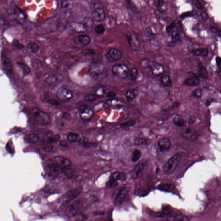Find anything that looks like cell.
<instances>
[{
	"mask_svg": "<svg viewBox=\"0 0 221 221\" xmlns=\"http://www.w3.org/2000/svg\"><path fill=\"white\" fill-rule=\"evenodd\" d=\"M81 190L73 189L65 193L60 198V202L63 205L67 204L77 198L81 193Z\"/></svg>",
	"mask_w": 221,
	"mask_h": 221,
	"instance_id": "4",
	"label": "cell"
},
{
	"mask_svg": "<svg viewBox=\"0 0 221 221\" xmlns=\"http://www.w3.org/2000/svg\"><path fill=\"white\" fill-rule=\"evenodd\" d=\"M71 28L74 32L78 33H84L86 31V27L83 23L73 22L70 24Z\"/></svg>",
	"mask_w": 221,
	"mask_h": 221,
	"instance_id": "22",
	"label": "cell"
},
{
	"mask_svg": "<svg viewBox=\"0 0 221 221\" xmlns=\"http://www.w3.org/2000/svg\"><path fill=\"white\" fill-rule=\"evenodd\" d=\"M126 178V175L125 174L120 172H114L112 174L110 177V178L117 182L118 181H125Z\"/></svg>",
	"mask_w": 221,
	"mask_h": 221,
	"instance_id": "24",
	"label": "cell"
},
{
	"mask_svg": "<svg viewBox=\"0 0 221 221\" xmlns=\"http://www.w3.org/2000/svg\"><path fill=\"white\" fill-rule=\"evenodd\" d=\"M118 185V182L114 181L113 179L109 178V180L107 183V186L109 188H112L116 187Z\"/></svg>",
	"mask_w": 221,
	"mask_h": 221,
	"instance_id": "43",
	"label": "cell"
},
{
	"mask_svg": "<svg viewBox=\"0 0 221 221\" xmlns=\"http://www.w3.org/2000/svg\"><path fill=\"white\" fill-rule=\"evenodd\" d=\"M83 205V203L82 200H76L66 208L65 210L66 215L70 217L74 216L81 210Z\"/></svg>",
	"mask_w": 221,
	"mask_h": 221,
	"instance_id": "5",
	"label": "cell"
},
{
	"mask_svg": "<svg viewBox=\"0 0 221 221\" xmlns=\"http://www.w3.org/2000/svg\"><path fill=\"white\" fill-rule=\"evenodd\" d=\"M202 95L203 94H202V90L200 89H195L191 93V95L193 97L196 98H201Z\"/></svg>",
	"mask_w": 221,
	"mask_h": 221,
	"instance_id": "42",
	"label": "cell"
},
{
	"mask_svg": "<svg viewBox=\"0 0 221 221\" xmlns=\"http://www.w3.org/2000/svg\"><path fill=\"white\" fill-rule=\"evenodd\" d=\"M97 96L95 94H89L85 95V99L86 101L89 102H91V101H94L95 100L97 99Z\"/></svg>",
	"mask_w": 221,
	"mask_h": 221,
	"instance_id": "44",
	"label": "cell"
},
{
	"mask_svg": "<svg viewBox=\"0 0 221 221\" xmlns=\"http://www.w3.org/2000/svg\"><path fill=\"white\" fill-rule=\"evenodd\" d=\"M5 22V20L3 19L0 18V27L4 25Z\"/></svg>",
	"mask_w": 221,
	"mask_h": 221,
	"instance_id": "61",
	"label": "cell"
},
{
	"mask_svg": "<svg viewBox=\"0 0 221 221\" xmlns=\"http://www.w3.org/2000/svg\"><path fill=\"white\" fill-rule=\"evenodd\" d=\"M63 118H65V119H69V118H70V114H69V113H67V112H64L63 114Z\"/></svg>",
	"mask_w": 221,
	"mask_h": 221,
	"instance_id": "59",
	"label": "cell"
},
{
	"mask_svg": "<svg viewBox=\"0 0 221 221\" xmlns=\"http://www.w3.org/2000/svg\"><path fill=\"white\" fill-rule=\"evenodd\" d=\"M47 102L49 103V104H51V105H53L57 106L58 105V104H59L58 101L55 99L48 100Z\"/></svg>",
	"mask_w": 221,
	"mask_h": 221,
	"instance_id": "52",
	"label": "cell"
},
{
	"mask_svg": "<svg viewBox=\"0 0 221 221\" xmlns=\"http://www.w3.org/2000/svg\"><path fill=\"white\" fill-rule=\"evenodd\" d=\"M189 77L186 79L184 81V84L188 86H196L200 84V79L199 77L194 73L192 72H189Z\"/></svg>",
	"mask_w": 221,
	"mask_h": 221,
	"instance_id": "16",
	"label": "cell"
},
{
	"mask_svg": "<svg viewBox=\"0 0 221 221\" xmlns=\"http://www.w3.org/2000/svg\"><path fill=\"white\" fill-rule=\"evenodd\" d=\"M105 93V89L104 87H99L95 92V95L98 96H101L104 95Z\"/></svg>",
	"mask_w": 221,
	"mask_h": 221,
	"instance_id": "47",
	"label": "cell"
},
{
	"mask_svg": "<svg viewBox=\"0 0 221 221\" xmlns=\"http://www.w3.org/2000/svg\"><path fill=\"white\" fill-rule=\"evenodd\" d=\"M73 41L77 45L86 46L90 43L91 38L87 35H81L74 38Z\"/></svg>",
	"mask_w": 221,
	"mask_h": 221,
	"instance_id": "19",
	"label": "cell"
},
{
	"mask_svg": "<svg viewBox=\"0 0 221 221\" xmlns=\"http://www.w3.org/2000/svg\"><path fill=\"white\" fill-rule=\"evenodd\" d=\"M27 48L29 49L33 53L36 54L39 52L40 48L38 44L35 43H29L27 45Z\"/></svg>",
	"mask_w": 221,
	"mask_h": 221,
	"instance_id": "31",
	"label": "cell"
},
{
	"mask_svg": "<svg viewBox=\"0 0 221 221\" xmlns=\"http://www.w3.org/2000/svg\"><path fill=\"white\" fill-rule=\"evenodd\" d=\"M106 58L110 62L120 60L122 55L120 51L115 48L110 49L105 55Z\"/></svg>",
	"mask_w": 221,
	"mask_h": 221,
	"instance_id": "12",
	"label": "cell"
},
{
	"mask_svg": "<svg viewBox=\"0 0 221 221\" xmlns=\"http://www.w3.org/2000/svg\"><path fill=\"white\" fill-rule=\"evenodd\" d=\"M196 120V118L194 116L190 117L189 120V123L190 124L194 123V122H195Z\"/></svg>",
	"mask_w": 221,
	"mask_h": 221,
	"instance_id": "58",
	"label": "cell"
},
{
	"mask_svg": "<svg viewBox=\"0 0 221 221\" xmlns=\"http://www.w3.org/2000/svg\"><path fill=\"white\" fill-rule=\"evenodd\" d=\"M61 171H62V169L54 163L48 165L46 167V172L47 175L49 177L53 179L57 177Z\"/></svg>",
	"mask_w": 221,
	"mask_h": 221,
	"instance_id": "11",
	"label": "cell"
},
{
	"mask_svg": "<svg viewBox=\"0 0 221 221\" xmlns=\"http://www.w3.org/2000/svg\"><path fill=\"white\" fill-rule=\"evenodd\" d=\"M29 141L33 144H36L39 142V137L38 134H31L28 136Z\"/></svg>",
	"mask_w": 221,
	"mask_h": 221,
	"instance_id": "35",
	"label": "cell"
},
{
	"mask_svg": "<svg viewBox=\"0 0 221 221\" xmlns=\"http://www.w3.org/2000/svg\"><path fill=\"white\" fill-rule=\"evenodd\" d=\"M182 136L184 138L188 141H195L197 138V133L196 131L193 129L188 128L183 131Z\"/></svg>",
	"mask_w": 221,
	"mask_h": 221,
	"instance_id": "14",
	"label": "cell"
},
{
	"mask_svg": "<svg viewBox=\"0 0 221 221\" xmlns=\"http://www.w3.org/2000/svg\"><path fill=\"white\" fill-rule=\"evenodd\" d=\"M151 143V140L143 138H138L135 140V144L138 145H148Z\"/></svg>",
	"mask_w": 221,
	"mask_h": 221,
	"instance_id": "30",
	"label": "cell"
},
{
	"mask_svg": "<svg viewBox=\"0 0 221 221\" xmlns=\"http://www.w3.org/2000/svg\"><path fill=\"white\" fill-rule=\"evenodd\" d=\"M216 63L218 68L220 70L221 68V59L220 57L218 56L216 57Z\"/></svg>",
	"mask_w": 221,
	"mask_h": 221,
	"instance_id": "51",
	"label": "cell"
},
{
	"mask_svg": "<svg viewBox=\"0 0 221 221\" xmlns=\"http://www.w3.org/2000/svg\"><path fill=\"white\" fill-rule=\"evenodd\" d=\"M67 139L70 142L75 143L79 142L81 141L80 136L77 134L71 133L68 134L67 137Z\"/></svg>",
	"mask_w": 221,
	"mask_h": 221,
	"instance_id": "28",
	"label": "cell"
},
{
	"mask_svg": "<svg viewBox=\"0 0 221 221\" xmlns=\"http://www.w3.org/2000/svg\"><path fill=\"white\" fill-rule=\"evenodd\" d=\"M158 145L160 151H168L171 148V141L167 138H162L158 140Z\"/></svg>",
	"mask_w": 221,
	"mask_h": 221,
	"instance_id": "17",
	"label": "cell"
},
{
	"mask_svg": "<svg viewBox=\"0 0 221 221\" xmlns=\"http://www.w3.org/2000/svg\"><path fill=\"white\" fill-rule=\"evenodd\" d=\"M210 29L211 30L212 32L215 35H216L218 37H220V30L218 29L217 28L215 27H212V26H211Z\"/></svg>",
	"mask_w": 221,
	"mask_h": 221,
	"instance_id": "48",
	"label": "cell"
},
{
	"mask_svg": "<svg viewBox=\"0 0 221 221\" xmlns=\"http://www.w3.org/2000/svg\"><path fill=\"white\" fill-rule=\"evenodd\" d=\"M146 36L149 38H152L153 36L155 35L153 34V33L152 32L150 27H148L146 29Z\"/></svg>",
	"mask_w": 221,
	"mask_h": 221,
	"instance_id": "50",
	"label": "cell"
},
{
	"mask_svg": "<svg viewBox=\"0 0 221 221\" xmlns=\"http://www.w3.org/2000/svg\"><path fill=\"white\" fill-rule=\"evenodd\" d=\"M136 124V122L134 120H130L125 122L123 123L120 124V127L122 128H128V127H132L134 126Z\"/></svg>",
	"mask_w": 221,
	"mask_h": 221,
	"instance_id": "40",
	"label": "cell"
},
{
	"mask_svg": "<svg viewBox=\"0 0 221 221\" xmlns=\"http://www.w3.org/2000/svg\"><path fill=\"white\" fill-rule=\"evenodd\" d=\"M116 95V94L114 92L111 91V92H109L108 93L107 95V96L109 98H113L115 97Z\"/></svg>",
	"mask_w": 221,
	"mask_h": 221,
	"instance_id": "56",
	"label": "cell"
},
{
	"mask_svg": "<svg viewBox=\"0 0 221 221\" xmlns=\"http://www.w3.org/2000/svg\"><path fill=\"white\" fill-rule=\"evenodd\" d=\"M141 65L142 67L149 68L152 75L155 77L161 75L165 71L164 67L155 61L145 59L141 61Z\"/></svg>",
	"mask_w": 221,
	"mask_h": 221,
	"instance_id": "1",
	"label": "cell"
},
{
	"mask_svg": "<svg viewBox=\"0 0 221 221\" xmlns=\"http://www.w3.org/2000/svg\"><path fill=\"white\" fill-rule=\"evenodd\" d=\"M160 79L162 84L165 87H170L172 85V79L168 75H162Z\"/></svg>",
	"mask_w": 221,
	"mask_h": 221,
	"instance_id": "27",
	"label": "cell"
},
{
	"mask_svg": "<svg viewBox=\"0 0 221 221\" xmlns=\"http://www.w3.org/2000/svg\"><path fill=\"white\" fill-rule=\"evenodd\" d=\"M191 54L195 56L205 57L209 54V51L206 48H199L193 49L190 51Z\"/></svg>",
	"mask_w": 221,
	"mask_h": 221,
	"instance_id": "23",
	"label": "cell"
},
{
	"mask_svg": "<svg viewBox=\"0 0 221 221\" xmlns=\"http://www.w3.org/2000/svg\"><path fill=\"white\" fill-rule=\"evenodd\" d=\"M195 6L196 8H198L199 10H201V9H203V6L202 5V4L200 3V1H196L195 4Z\"/></svg>",
	"mask_w": 221,
	"mask_h": 221,
	"instance_id": "54",
	"label": "cell"
},
{
	"mask_svg": "<svg viewBox=\"0 0 221 221\" xmlns=\"http://www.w3.org/2000/svg\"><path fill=\"white\" fill-rule=\"evenodd\" d=\"M119 101L115 99H111L108 100V101L106 102V105L108 107H114V106H119L118 104Z\"/></svg>",
	"mask_w": 221,
	"mask_h": 221,
	"instance_id": "41",
	"label": "cell"
},
{
	"mask_svg": "<svg viewBox=\"0 0 221 221\" xmlns=\"http://www.w3.org/2000/svg\"><path fill=\"white\" fill-rule=\"evenodd\" d=\"M31 112L35 120L39 124L46 125L50 122V118L49 115L39 108L33 107L31 110Z\"/></svg>",
	"mask_w": 221,
	"mask_h": 221,
	"instance_id": "3",
	"label": "cell"
},
{
	"mask_svg": "<svg viewBox=\"0 0 221 221\" xmlns=\"http://www.w3.org/2000/svg\"><path fill=\"white\" fill-rule=\"evenodd\" d=\"M198 67H199V75L200 77L203 79H207L209 75L206 67L203 66L201 62L200 63Z\"/></svg>",
	"mask_w": 221,
	"mask_h": 221,
	"instance_id": "25",
	"label": "cell"
},
{
	"mask_svg": "<svg viewBox=\"0 0 221 221\" xmlns=\"http://www.w3.org/2000/svg\"><path fill=\"white\" fill-rule=\"evenodd\" d=\"M56 96L57 99L61 101H67L73 98L72 93L67 88L61 87L57 92Z\"/></svg>",
	"mask_w": 221,
	"mask_h": 221,
	"instance_id": "9",
	"label": "cell"
},
{
	"mask_svg": "<svg viewBox=\"0 0 221 221\" xmlns=\"http://www.w3.org/2000/svg\"><path fill=\"white\" fill-rule=\"evenodd\" d=\"M53 163L61 168L62 169L71 167L72 164L71 161L69 159L59 156L54 157Z\"/></svg>",
	"mask_w": 221,
	"mask_h": 221,
	"instance_id": "10",
	"label": "cell"
},
{
	"mask_svg": "<svg viewBox=\"0 0 221 221\" xmlns=\"http://www.w3.org/2000/svg\"><path fill=\"white\" fill-rule=\"evenodd\" d=\"M67 142H66V141H64V140H61L60 142V145L63 146H67Z\"/></svg>",
	"mask_w": 221,
	"mask_h": 221,
	"instance_id": "60",
	"label": "cell"
},
{
	"mask_svg": "<svg viewBox=\"0 0 221 221\" xmlns=\"http://www.w3.org/2000/svg\"><path fill=\"white\" fill-rule=\"evenodd\" d=\"M127 38L131 49L134 51L138 50L140 47V43L135 34L130 33L127 35Z\"/></svg>",
	"mask_w": 221,
	"mask_h": 221,
	"instance_id": "13",
	"label": "cell"
},
{
	"mask_svg": "<svg viewBox=\"0 0 221 221\" xmlns=\"http://www.w3.org/2000/svg\"><path fill=\"white\" fill-rule=\"evenodd\" d=\"M138 69L135 67H133L131 69L130 72V77L131 79L133 80H136L138 77Z\"/></svg>",
	"mask_w": 221,
	"mask_h": 221,
	"instance_id": "39",
	"label": "cell"
},
{
	"mask_svg": "<svg viewBox=\"0 0 221 221\" xmlns=\"http://www.w3.org/2000/svg\"><path fill=\"white\" fill-rule=\"evenodd\" d=\"M196 11H191L186 12L184 13H182L180 15V17L181 19H184L185 18L188 17H192L195 16L196 14Z\"/></svg>",
	"mask_w": 221,
	"mask_h": 221,
	"instance_id": "36",
	"label": "cell"
},
{
	"mask_svg": "<svg viewBox=\"0 0 221 221\" xmlns=\"http://www.w3.org/2000/svg\"><path fill=\"white\" fill-rule=\"evenodd\" d=\"M144 166L143 163H140L138 164L131 172L130 175L131 177L133 179H137L140 177L142 174V172L144 169Z\"/></svg>",
	"mask_w": 221,
	"mask_h": 221,
	"instance_id": "21",
	"label": "cell"
},
{
	"mask_svg": "<svg viewBox=\"0 0 221 221\" xmlns=\"http://www.w3.org/2000/svg\"><path fill=\"white\" fill-rule=\"evenodd\" d=\"M93 12L94 20L96 22H102L105 19V13L103 9V6L100 3L95 4Z\"/></svg>",
	"mask_w": 221,
	"mask_h": 221,
	"instance_id": "7",
	"label": "cell"
},
{
	"mask_svg": "<svg viewBox=\"0 0 221 221\" xmlns=\"http://www.w3.org/2000/svg\"><path fill=\"white\" fill-rule=\"evenodd\" d=\"M60 137L58 134L53 135L49 137L48 140V142L49 143H53L58 141L60 140Z\"/></svg>",
	"mask_w": 221,
	"mask_h": 221,
	"instance_id": "45",
	"label": "cell"
},
{
	"mask_svg": "<svg viewBox=\"0 0 221 221\" xmlns=\"http://www.w3.org/2000/svg\"><path fill=\"white\" fill-rule=\"evenodd\" d=\"M18 67L21 69L23 74L25 75H28L31 73V69L28 65L21 62H18L17 63Z\"/></svg>",
	"mask_w": 221,
	"mask_h": 221,
	"instance_id": "26",
	"label": "cell"
},
{
	"mask_svg": "<svg viewBox=\"0 0 221 221\" xmlns=\"http://www.w3.org/2000/svg\"><path fill=\"white\" fill-rule=\"evenodd\" d=\"M105 70L104 65L101 63H96L91 65L90 69V73L93 75H99L101 74Z\"/></svg>",
	"mask_w": 221,
	"mask_h": 221,
	"instance_id": "18",
	"label": "cell"
},
{
	"mask_svg": "<svg viewBox=\"0 0 221 221\" xmlns=\"http://www.w3.org/2000/svg\"><path fill=\"white\" fill-rule=\"evenodd\" d=\"M141 156V152L139 150H136L133 153L131 161L132 162H138Z\"/></svg>",
	"mask_w": 221,
	"mask_h": 221,
	"instance_id": "34",
	"label": "cell"
},
{
	"mask_svg": "<svg viewBox=\"0 0 221 221\" xmlns=\"http://www.w3.org/2000/svg\"><path fill=\"white\" fill-rule=\"evenodd\" d=\"M44 150L48 152H54V148L52 146H45L44 148Z\"/></svg>",
	"mask_w": 221,
	"mask_h": 221,
	"instance_id": "53",
	"label": "cell"
},
{
	"mask_svg": "<svg viewBox=\"0 0 221 221\" xmlns=\"http://www.w3.org/2000/svg\"><path fill=\"white\" fill-rule=\"evenodd\" d=\"M94 214V215H96V216H99V215H104V213L102 212L98 211L95 212Z\"/></svg>",
	"mask_w": 221,
	"mask_h": 221,
	"instance_id": "62",
	"label": "cell"
},
{
	"mask_svg": "<svg viewBox=\"0 0 221 221\" xmlns=\"http://www.w3.org/2000/svg\"><path fill=\"white\" fill-rule=\"evenodd\" d=\"M79 110L80 118L83 121L85 122L90 121L93 116V110L87 105L80 106Z\"/></svg>",
	"mask_w": 221,
	"mask_h": 221,
	"instance_id": "8",
	"label": "cell"
},
{
	"mask_svg": "<svg viewBox=\"0 0 221 221\" xmlns=\"http://www.w3.org/2000/svg\"><path fill=\"white\" fill-rule=\"evenodd\" d=\"M201 16L204 20H206L209 17L208 14L205 12H202L201 13Z\"/></svg>",
	"mask_w": 221,
	"mask_h": 221,
	"instance_id": "55",
	"label": "cell"
},
{
	"mask_svg": "<svg viewBox=\"0 0 221 221\" xmlns=\"http://www.w3.org/2000/svg\"><path fill=\"white\" fill-rule=\"evenodd\" d=\"M174 123L176 126L182 127L184 126L185 122L182 118L180 116H177L173 119Z\"/></svg>",
	"mask_w": 221,
	"mask_h": 221,
	"instance_id": "33",
	"label": "cell"
},
{
	"mask_svg": "<svg viewBox=\"0 0 221 221\" xmlns=\"http://www.w3.org/2000/svg\"><path fill=\"white\" fill-rule=\"evenodd\" d=\"M214 101H215V99H212V98H210V99H208L207 100V101H206V105H210L211 103L214 102Z\"/></svg>",
	"mask_w": 221,
	"mask_h": 221,
	"instance_id": "57",
	"label": "cell"
},
{
	"mask_svg": "<svg viewBox=\"0 0 221 221\" xmlns=\"http://www.w3.org/2000/svg\"><path fill=\"white\" fill-rule=\"evenodd\" d=\"M182 158V154L178 153L172 156L164 164L163 171L167 175L172 174L174 172L181 162Z\"/></svg>",
	"mask_w": 221,
	"mask_h": 221,
	"instance_id": "2",
	"label": "cell"
},
{
	"mask_svg": "<svg viewBox=\"0 0 221 221\" xmlns=\"http://www.w3.org/2000/svg\"><path fill=\"white\" fill-rule=\"evenodd\" d=\"M125 96L128 101H130L133 100L136 97L135 91L134 89H129L126 92Z\"/></svg>",
	"mask_w": 221,
	"mask_h": 221,
	"instance_id": "32",
	"label": "cell"
},
{
	"mask_svg": "<svg viewBox=\"0 0 221 221\" xmlns=\"http://www.w3.org/2000/svg\"><path fill=\"white\" fill-rule=\"evenodd\" d=\"M95 33L99 35H102L104 33L105 31V27L102 24H100L97 25L95 27Z\"/></svg>",
	"mask_w": 221,
	"mask_h": 221,
	"instance_id": "38",
	"label": "cell"
},
{
	"mask_svg": "<svg viewBox=\"0 0 221 221\" xmlns=\"http://www.w3.org/2000/svg\"><path fill=\"white\" fill-rule=\"evenodd\" d=\"M175 188L174 186L171 184H163L159 185L158 187V189L161 190L165 191H172L174 190Z\"/></svg>",
	"mask_w": 221,
	"mask_h": 221,
	"instance_id": "29",
	"label": "cell"
},
{
	"mask_svg": "<svg viewBox=\"0 0 221 221\" xmlns=\"http://www.w3.org/2000/svg\"><path fill=\"white\" fill-rule=\"evenodd\" d=\"M112 71L113 75L122 79L127 77L129 73L128 67L124 64H118L112 67Z\"/></svg>",
	"mask_w": 221,
	"mask_h": 221,
	"instance_id": "6",
	"label": "cell"
},
{
	"mask_svg": "<svg viewBox=\"0 0 221 221\" xmlns=\"http://www.w3.org/2000/svg\"><path fill=\"white\" fill-rule=\"evenodd\" d=\"M1 61L4 71L7 73L11 74L12 73V66L10 59L7 57L3 56Z\"/></svg>",
	"mask_w": 221,
	"mask_h": 221,
	"instance_id": "20",
	"label": "cell"
},
{
	"mask_svg": "<svg viewBox=\"0 0 221 221\" xmlns=\"http://www.w3.org/2000/svg\"><path fill=\"white\" fill-rule=\"evenodd\" d=\"M164 2L165 1H157V0H156L153 1V4L155 6L157 7H162V6L164 5Z\"/></svg>",
	"mask_w": 221,
	"mask_h": 221,
	"instance_id": "49",
	"label": "cell"
},
{
	"mask_svg": "<svg viewBox=\"0 0 221 221\" xmlns=\"http://www.w3.org/2000/svg\"><path fill=\"white\" fill-rule=\"evenodd\" d=\"M63 172L67 178H71L73 176V169L71 167L67 168L62 169Z\"/></svg>",
	"mask_w": 221,
	"mask_h": 221,
	"instance_id": "37",
	"label": "cell"
},
{
	"mask_svg": "<svg viewBox=\"0 0 221 221\" xmlns=\"http://www.w3.org/2000/svg\"><path fill=\"white\" fill-rule=\"evenodd\" d=\"M128 189L127 187H123L119 190L116 197L115 204L117 206L121 205L125 201Z\"/></svg>",
	"mask_w": 221,
	"mask_h": 221,
	"instance_id": "15",
	"label": "cell"
},
{
	"mask_svg": "<svg viewBox=\"0 0 221 221\" xmlns=\"http://www.w3.org/2000/svg\"><path fill=\"white\" fill-rule=\"evenodd\" d=\"M12 45L16 49L19 50L22 49L24 48V45L20 43V42L17 40H14L12 42Z\"/></svg>",
	"mask_w": 221,
	"mask_h": 221,
	"instance_id": "46",
	"label": "cell"
}]
</instances>
